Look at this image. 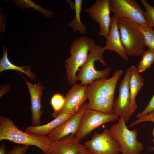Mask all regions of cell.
Listing matches in <instances>:
<instances>
[{
  "label": "cell",
  "instance_id": "6da1fadb",
  "mask_svg": "<svg viewBox=\"0 0 154 154\" xmlns=\"http://www.w3.org/2000/svg\"><path fill=\"white\" fill-rule=\"evenodd\" d=\"M8 140L17 144L36 146L48 154L52 142L48 137L29 134L19 129L10 119L0 116V141Z\"/></svg>",
  "mask_w": 154,
  "mask_h": 154
},
{
  "label": "cell",
  "instance_id": "7a4b0ae2",
  "mask_svg": "<svg viewBox=\"0 0 154 154\" xmlns=\"http://www.w3.org/2000/svg\"><path fill=\"white\" fill-rule=\"evenodd\" d=\"M95 41L87 37H80L70 45V56L66 60L65 64L66 77L70 85L72 86L77 82L76 73L85 63Z\"/></svg>",
  "mask_w": 154,
  "mask_h": 154
},
{
  "label": "cell",
  "instance_id": "3957f363",
  "mask_svg": "<svg viewBox=\"0 0 154 154\" xmlns=\"http://www.w3.org/2000/svg\"><path fill=\"white\" fill-rule=\"evenodd\" d=\"M123 73L122 70H117L109 78L97 79L89 84L85 92L87 99L100 105L113 106L117 84Z\"/></svg>",
  "mask_w": 154,
  "mask_h": 154
},
{
  "label": "cell",
  "instance_id": "277c9868",
  "mask_svg": "<svg viewBox=\"0 0 154 154\" xmlns=\"http://www.w3.org/2000/svg\"><path fill=\"white\" fill-rule=\"evenodd\" d=\"M122 44L128 56H142L145 52L144 39L139 25L126 19L117 20Z\"/></svg>",
  "mask_w": 154,
  "mask_h": 154
},
{
  "label": "cell",
  "instance_id": "5b68a950",
  "mask_svg": "<svg viewBox=\"0 0 154 154\" xmlns=\"http://www.w3.org/2000/svg\"><path fill=\"white\" fill-rule=\"evenodd\" d=\"M104 51L103 47L98 45H94L90 50L86 61L76 74L77 81H80L81 85H88L95 80L107 78L110 76L111 67L101 70H96L94 67L95 62L97 61L107 66L104 58Z\"/></svg>",
  "mask_w": 154,
  "mask_h": 154
},
{
  "label": "cell",
  "instance_id": "8992f818",
  "mask_svg": "<svg viewBox=\"0 0 154 154\" xmlns=\"http://www.w3.org/2000/svg\"><path fill=\"white\" fill-rule=\"evenodd\" d=\"M109 131L111 137L119 145L122 154H140L143 150V144L137 140V130H129L123 117L112 125Z\"/></svg>",
  "mask_w": 154,
  "mask_h": 154
},
{
  "label": "cell",
  "instance_id": "52a82bcc",
  "mask_svg": "<svg viewBox=\"0 0 154 154\" xmlns=\"http://www.w3.org/2000/svg\"><path fill=\"white\" fill-rule=\"evenodd\" d=\"M110 12L118 19H127L141 26L151 28L145 11L135 0H110Z\"/></svg>",
  "mask_w": 154,
  "mask_h": 154
},
{
  "label": "cell",
  "instance_id": "ba28073f",
  "mask_svg": "<svg viewBox=\"0 0 154 154\" xmlns=\"http://www.w3.org/2000/svg\"><path fill=\"white\" fill-rule=\"evenodd\" d=\"M119 117L114 114H107L86 109L84 113L75 137L80 141L95 129L103 124L118 120Z\"/></svg>",
  "mask_w": 154,
  "mask_h": 154
},
{
  "label": "cell",
  "instance_id": "9c48e42d",
  "mask_svg": "<svg viewBox=\"0 0 154 154\" xmlns=\"http://www.w3.org/2000/svg\"><path fill=\"white\" fill-rule=\"evenodd\" d=\"M84 145L92 154H118L121 149L118 143L111 136L106 128L101 133H94L91 139Z\"/></svg>",
  "mask_w": 154,
  "mask_h": 154
},
{
  "label": "cell",
  "instance_id": "30bf717a",
  "mask_svg": "<svg viewBox=\"0 0 154 154\" xmlns=\"http://www.w3.org/2000/svg\"><path fill=\"white\" fill-rule=\"evenodd\" d=\"M131 76L130 66L127 69L119 87V94L114 100L113 106L114 114L123 118L126 123L130 119V107L131 97L129 82Z\"/></svg>",
  "mask_w": 154,
  "mask_h": 154
},
{
  "label": "cell",
  "instance_id": "8fae6325",
  "mask_svg": "<svg viewBox=\"0 0 154 154\" xmlns=\"http://www.w3.org/2000/svg\"><path fill=\"white\" fill-rule=\"evenodd\" d=\"M85 11L94 21L98 24L99 35L106 38L111 20L110 0H96L93 5L86 8Z\"/></svg>",
  "mask_w": 154,
  "mask_h": 154
},
{
  "label": "cell",
  "instance_id": "7c38bea8",
  "mask_svg": "<svg viewBox=\"0 0 154 154\" xmlns=\"http://www.w3.org/2000/svg\"><path fill=\"white\" fill-rule=\"evenodd\" d=\"M87 86L76 83L72 85L65 97V103L62 108L58 112H54L52 116L54 119L62 113H76L87 99L85 94Z\"/></svg>",
  "mask_w": 154,
  "mask_h": 154
},
{
  "label": "cell",
  "instance_id": "4fadbf2b",
  "mask_svg": "<svg viewBox=\"0 0 154 154\" xmlns=\"http://www.w3.org/2000/svg\"><path fill=\"white\" fill-rule=\"evenodd\" d=\"M23 78L29 90L30 96L31 112V121L32 125L38 126L41 124V117L44 113L42 110V107L41 100L42 92L45 87L39 82L37 84H33L29 82L21 74L17 72Z\"/></svg>",
  "mask_w": 154,
  "mask_h": 154
},
{
  "label": "cell",
  "instance_id": "5bb4252c",
  "mask_svg": "<svg viewBox=\"0 0 154 154\" xmlns=\"http://www.w3.org/2000/svg\"><path fill=\"white\" fill-rule=\"evenodd\" d=\"M84 102L78 111L53 130L47 136L52 141L58 140L70 134L74 135L78 131L82 116L87 109Z\"/></svg>",
  "mask_w": 154,
  "mask_h": 154
},
{
  "label": "cell",
  "instance_id": "9a60e30c",
  "mask_svg": "<svg viewBox=\"0 0 154 154\" xmlns=\"http://www.w3.org/2000/svg\"><path fill=\"white\" fill-rule=\"evenodd\" d=\"M86 148L72 134L53 141L48 154H78Z\"/></svg>",
  "mask_w": 154,
  "mask_h": 154
},
{
  "label": "cell",
  "instance_id": "2e32d148",
  "mask_svg": "<svg viewBox=\"0 0 154 154\" xmlns=\"http://www.w3.org/2000/svg\"><path fill=\"white\" fill-rule=\"evenodd\" d=\"M117 20L118 19L113 15L111 18L109 33L106 38L105 44L103 48L104 51H114L121 58L127 60L128 57L121 43L117 25Z\"/></svg>",
  "mask_w": 154,
  "mask_h": 154
},
{
  "label": "cell",
  "instance_id": "e0dca14e",
  "mask_svg": "<svg viewBox=\"0 0 154 154\" xmlns=\"http://www.w3.org/2000/svg\"><path fill=\"white\" fill-rule=\"evenodd\" d=\"M74 114L67 113L61 114L54 120L46 124L38 126H28L26 127L25 132L29 134L40 136H47Z\"/></svg>",
  "mask_w": 154,
  "mask_h": 154
},
{
  "label": "cell",
  "instance_id": "ac0fdd59",
  "mask_svg": "<svg viewBox=\"0 0 154 154\" xmlns=\"http://www.w3.org/2000/svg\"><path fill=\"white\" fill-rule=\"evenodd\" d=\"M130 67L131 76L129 86L131 100L130 111V115L131 117L137 108L135 98L138 92L144 85V79L137 72L136 67L133 65Z\"/></svg>",
  "mask_w": 154,
  "mask_h": 154
},
{
  "label": "cell",
  "instance_id": "d6986e66",
  "mask_svg": "<svg viewBox=\"0 0 154 154\" xmlns=\"http://www.w3.org/2000/svg\"><path fill=\"white\" fill-rule=\"evenodd\" d=\"M7 52L6 47L4 46L3 50V57L0 61V73L6 70H17L25 74L31 80H36V76L32 71L31 68L29 65L19 66L13 64L9 60Z\"/></svg>",
  "mask_w": 154,
  "mask_h": 154
},
{
  "label": "cell",
  "instance_id": "ffe728a7",
  "mask_svg": "<svg viewBox=\"0 0 154 154\" xmlns=\"http://www.w3.org/2000/svg\"><path fill=\"white\" fill-rule=\"evenodd\" d=\"M70 5L72 10L75 12L74 18L68 22V25L71 27L74 33L78 31L80 34H85L86 33V27L82 22L80 19V14L82 9V0H75L73 3L68 1Z\"/></svg>",
  "mask_w": 154,
  "mask_h": 154
},
{
  "label": "cell",
  "instance_id": "44dd1931",
  "mask_svg": "<svg viewBox=\"0 0 154 154\" xmlns=\"http://www.w3.org/2000/svg\"><path fill=\"white\" fill-rule=\"evenodd\" d=\"M137 67L139 73L142 72L149 68L154 61V52L148 49L145 51Z\"/></svg>",
  "mask_w": 154,
  "mask_h": 154
},
{
  "label": "cell",
  "instance_id": "7402d4cb",
  "mask_svg": "<svg viewBox=\"0 0 154 154\" xmlns=\"http://www.w3.org/2000/svg\"><path fill=\"white\" fill-rule=\"evenodd\" d=\"M139 29L143 36L145 46L154 52V31L152 28L139 25Z\"/></svg>",
  "mask_w": 154,
  "mask_h": 154
},
{
  "label": "cell",
  "instance_id": "603a6c76",
  "mask_svg": "<svg viewBox=\"0 0 154 154\" xmlns=\"http://www.w3.org/2000/svg\"><path fill=\"white\" fill-rule=\"evenodd\" d=\"M65 97L60 93L55 94L52 97L50 103L54 112H57L62 109L65 103Z\"/></svg>",
  "mask_w": 154,
  "mask_h": 154
},
{
  "label": "cell",
  "instance_id": "cb8c5ba5",
  "mask_svg": "<svg viewBox=\"0 0 154 154\" xmlns=\"http://www.w3.org/2000/svg\"><path fill=\"white\" fill-rule=\"evenodd\" d=\"M145 9L146 17L151 28L154 27V7L150 5L146 0H140Z\"/></svg>",
  "mask_w": 154,
  "mask_h": 154
},
{
  "label": "cell",
  "instance_id": "d4e9b609",
  "mask_svg": "<svg viewBox=\"0 0 154 154\" xmlns=\"http://www.w3.org/2000/svg\"><path fill=\"white\" fill-rule=\"evenodd\" d=\"M149 121L154 123V111L150 112L133 121L128 126V127L131 128L135 125L145 121Z\"/></svg>",
  "mask_w": 154,
  "mask_h": 154
},
{
  "label": "cell",
  "instance_id": "484cf974",
  "mask_svg": "<svg viewBox=\"0 0 154 154\" xmlns=\"http://www.w3.org/2000/svg\"><path fill=\"white\" fill-rule=\"evenodd\" d=\"M29 147L28 145L20 146V144H17L7 152L6 154H26Z\"/></svg>",
  "mask_w": 154,
  "mask_h": 154
},
{
  "label": "cell",
  "instance_id": "4316f807",
  "mask_svg": "<svg viewBox=\"0 0 154 154\" xmlns=\"http://www.w3.org/2000/svg\"><path fill=\"white\" fill-rule=\"evenodd\" d=\"M153 111H154V94L146 107L142 112L137 114L136 117L139 118Z\"/></svg>",
  "mask_w": 154,
  "mask_h": 154
},
{
  "label": "cell",
  "instance_id": "83f0119b",
  "mask_svg": "<svg viewBox=\"0 0 154 154\" xmlns=\"http://www.w3.org/2000/svg\"><path fill=\"white\" fill-rule=\"evenodd\" d=\"M6 148L4 143H3L0 145V154H6Z\"/></svg>",
  "mask_w": 154,
  "mask_h": 154
},
{
  "label": "cell",
  "instance_id": "f1b7e54d",
  "mask_svg": "<svg viewBox=\"0 0 154 154\" xmlns=\"http://www.w3.org/2000/svg\"><path fill=\"white\" fill-rule=\"evenodd\" d=\"M78 154H92L86 148L85 150L80 152Z\"/></svg>",
  "mask_w": 154,
  "mask_h": 154
},
{
  "label": "cell",
  "instance_id": "f546056e",
  "mask_svg": "<svg viewBox=\"0 0 154 154\" xmlns=\"http://www.w3.org/2000/svg\"><path fill=\"white\" fill-rule=\"evenodd\" d=\"M148 150L150 152L154 151V146H149L147 147Z\"/></svg>",
  "mask_w": 154,
  "mask_h": 154
},
{
  "label": "cell",
  "instance_id": "4dcf8cb0",
  "mask_svg": "<svg viewBox=\"0 0 154 154\" xmlns=\"http://www.w3.org/2000/svg\"><path fill=\"white\" fill-rule=\"evenodd\" d=\"M152 134L153 136V141L154 142V128H153L152 131Z\"/></svg>",
  "mask_w": 154,
  "mask_h": 154
}]
</instances>
